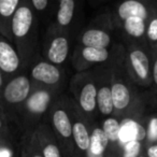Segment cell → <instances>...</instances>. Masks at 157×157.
Here are the masks:
<instances>
[{
    "mask_svg": "<svg viewBox=\"0 0 157 157\" xmlns=\"http://www.w3.org/2000/svg\"><path fill=\"white\" fill-rule=\"evenodd\" d=\"M33 76L40 82L48 85L55 84L60 78V72L55 66L48 63H40L33 69Z\"/></svg>",
    "mask_w": 157,
    "mask_h": 157,
    "instance_id": "3957f363",
    "label": "cell"
},
{
    "mask_svg": "<svg viewBox=\"0 0 157 157\" xmlns=\"http://www.w3.org/2000/svg\"><path fill=\"white\" fill-rule=\"evenodd\" d=\"M97 103L100 112L105 115H109L113 111V101H112L111 90L107 86L101 87L97 93Z\"/></svg>",
    "mask_w": 157,
    "mask_h": 157,
    "instance_id": "2e32d148",
    "label": "cell"
},
{
    "mask_svg": "<svg viewBox=\"0 0 157 157\" xmlns=\"http://www.w3.org/2000/svg\"><path fill=\"white\" fill-rule=\"evenodd\" d=\"M147 38L151 41H157V18L153 20L148 26Z\"/></svg>",
    "mask_w": 157,
    "mask_h": 157,
    "instance_id": "cb8c5ba5",
    "label": "cell"
},
{
    "mask_svg": "<svg viewBox=\"0 0 157 157\" xmlns=\"http://www.w3.org/2000/svg\"><path fill=\"white\" fill-rule=\"evenodd\" d=\"M140 157H144V156H140Z\"/></svg>",
    "mask_w": 157,
    "mask_h": 157,
    "instance_id": "d6a6232c",
    "label": "cell"
},
{
    "mask_svg": "<svg viewBox=\"0 0 157 157\" xmlns=\"http://www.w3.org/2000/svg\"><path fill=\"white\" fill-rule=\"evenodd\" d=\"M50 102V95L46 92H38L36 94H33V96L29 98L28 100V105L29 110L33 113H43L46 110Z\"/></svg>",
    "mask_w": 157,
    "mask_h": 157,
    "instance_id": "5bb4252c",
    "label": "cell"
},
{
    "mask_svg": "<svg viewBox=\"0 0 157 157\" xmlns=\"http://www.w3.org/2000/svg\"><path fill=\"white\" fill-rule=\"evenodd\" d=\"M147 155H148V157H157V144L148 147Z\"/></svg>",
    "mask_w": 157,
    "mask_h": 157,
    "instance_id": "4316f807",
    "label": "cell"
},
{
    "mask_svg": "<svg viewBox=\"0 0 157 157\" xmlns=\"http://www.w3.org/2000/svg\"><path fill=\"white\" fill-rule=\"evenodd\" d=\"M125 30L127 31V33L132 37H141L145 31V24L144 21L141 20L139 17H130L125 20Z\"/></svg>",
    "mask_w": 157,
    "mask_h": 157,
    "instance_id": "ac0fdd59",
    "label": "cell"
},
{
    "mask_svg": "<svg viewBox=\"0 0 157 157\" xmlns=\"http://www.w3.org/2000/svg\"><path fill=\"white\" fill-rule=\"evenodd\" d=\"M30 84L28 78L25 76H18L8 84L5 90V98L9 102L17 103L25 100L29 94Z\"/></svg>",
    "mask_w": 157,
    "mask_h": 157,
    "instance_id": "6da1fadb",
    "label": "cell"
},
{
    "mask_svg": "<svg viewBox=\"0 0 157 157\" xmlns=\"http://www.w3.org/2000/svg\"><path fill=\"white\" fill-rule=\"evenodd\" d=\"M118 15L122 20H127L130 17H139L144 21L147 17V11L141 2H138L135 0H128L120 6Z\"/></svg>",
    "mask_w": 157,
    "mask_h": 157,
    "instance_id": "8992f818",
    "label": "cell"
},
{
    "mask_svg": "<svg viewBox=\"0 0 157 157\" xmlns=\"http://www.w3.org/2000/svg\"><path fill=\"white\" fill-rule=\"evenodd\" d=\"M69 51V45L66 38L58 37L53 40L48 48V59L54 63H61L66 60Z\"/></svg>",
    "mask_w": 157,
    "mask_h": 157,
    "instance_id": "ba28073f",
    "label": "cell"
},
{
    "mask_svg": "<svg viewBox=\"0 0 157 157\" xmlns=\"http://www.w3.org/2000/svg\"><path fill=\"white\" fill-rule=\"evenodd\" d=\"M33 157H42V156H40V155H35Z\"/></svg>",
    "mask_w": 157,
    "mask_h": 157,
    "instance_id": "4dcf8cb0",
    "label": "cell"
},
{
    "mask_svg": "<svg viewBox=\"0 0 157 157\" xmlns=\"http://www.w3.org/2000/svg\"><path fill=\"white\" fill-rule=\"evenodd\" d=\"M153 76H154V81L157 84V59L154 63V69H153Z\"/></svg>",
    "mask_w": 157,
    "mask_h": 157,
    "instance_id": "f1b7e54d",
    "label": "cell"
},
{
    "mask_svg": "<svg viewBox=\"0 0 157 157\" xmlns=\"http://www.w3.org/2000/svg\"><path fill=\"white\" fill-rule=\"evenodd\" d=\"M20 59L16 52L7 42H0V68L6 72H13L17 69Z\"/></svg>",
    "mask_w": 157,
    "mask_h": 157,
    "instance_id": "5b68a950",
    "label": "cell"
},
{
    "mask_svg": "<svg viewBox=\"0 0 157 157\" xmlns=\"http://www.w3.org/2000/svg\"><path fill=\"white\" fill-rule=\"evenodd\" d=\"M85 48H105L110 44V37L107 33L98 29H90L82 37Z\"/></svg>",
    "mask_w": 157,
    "mask_h": 157,
    "instance_id": "52a82bcc",
    "label": "cell"
},
{
    "mask_svg": "<svg viewBox=\"0 0 157 157\" xmlns=\"http://www.w3.org/2000/svg\"><path fill=\"white\" fill-rule=\"evenodd\" d=\"M44 157H60V153L56 145L54 144H48L43 150Z\"/></svg>",
    "mask_w": 157,
    "mask_h": 157,
    "instance_id": "603a6c76",
    "label": "cell"
},
{
    "mask_svg": "<svg viewBox=\"0 0 157 157\" xmlns=\"http://www.w3.org/2000/svg\"><path fill=\"white\" fill-rule=\"evenodd\" d=\"M18 5V0H0V14L2 16H11Z\"/></svg>",
    "mask_w": 157,
    "mask_h": 157,
    "instance_id": "44dd1931",
    "label": "cell"
},
{
    "mask_svg": "<svg viewBox=\"0 0 157 157\" xmlns=\"http://www.w3.org/2000/svg\"><path fill=\"white\" fill-rule=\"evenodd\" d=\"M74 13L73 0H61L59 3V10L57 13V21L61 26H67L72 21Z\"/></svg>",
    "mask_w": 157,
    "mask_h": 157,
    "instance_id": "e0dca14e",
    "label": "cell"
},
{
    "mask_svg": "<svg viewBox=\"0 0 157 157\" xmlns=\"http://www.w3.org/2000/svg\"><path fill=\"white\" fill-rule=\"evenodd\" d=\"M80 105L85 112H93L97 105V90L94 84H86L80 96Z\"/></svg>",
    "mask_w": 157,
    "mask_h": 157,
    "instance_id": "8fae6325",
    "label": "cell"
},
{
    "mask_svg": "<svg viewBox=\"0 0 157 157\" xmlns=\"http://www.w3.org/2000/svg\"><path fill=\"white\" fill-rule=\"evenodd\" d=\"M0 127H1V121H0Z\"/></svg>",
    "mask_w": 157,
    "mask_h": 157,
    "instance_id": "1f68e13d",
    "label": "cell"
},
{
    "mask_svg": "<svg viewBox=\"0 0 157 157\" xmlns=\"http://www.w3.org/2000/svg\"><path fill=\"white\" fill-rule=\"evenodd\" d=\"M141 148V144L139 141H130L126 143L124 151V157H138Z\"/></svg>",
    "mask_w": 157,
    "mask_h": 157,
    "instance_id": "7402d4cb",
    "label": "cell"
},
{
    "mask_svg": "<svg viewBox=\"0 0 157 157\" xmlns=\"http://www.w3.org/2000/svg\"><path fill=\"white\" fill-rule=\"evenodd\" d=\"M130 61L135 69L136 73L141 78H146L148 75V70H150V63L148 58L142 51L136 50L131 52L130 54Z\"/></svg>",
    "mask_w": 157,
    "mask_h": 157,
    "instance_id": "30bf717a",
    "label": "cell"
},
{
    "mask_svg": "<svg viewBox=\"0 0 157 157\" xmlns=\"http://www.w3.org/2000/svg\"><path fill=\"white\" fill-rule=\"evenodd\" d=\"M1 84H2V80H1V73H0V86H1Z\"/></svg>",
    "mask_w": 157,
    "mask_h": 157,
    "instance_id": "f546056e",
    "label": "cell"
},
{
    "mask_svg": "<svg viewBox=\"0 0 157 157\" xmlns=\"http://www.w3.org/2000/svg\"><path fill=\"white\" fill-rule=\"evenodd\" d=\"M33 5L36 9L41 11V10L45 9V7L48 6V0H33Z\"/></svg>",
    "mask_w": 157,
    "mask_h": 157,
    "instance_id": "484cf974",
    "label": "cell"
},
{
    "mask_svg": "<svg viewBox=\"0 0 157 157\" xmlns=\"http://www.w3.org/2000/svg\"><path fill=\"white\" fill-rule=\"evenodd\" d=\"M53 124L56 130L65 138H69L72 135V125L67 113L63 110H58L53 115Z\"/></svg>",
    "mask_w": 157,
    "mask_h": 157,
    "instance_id": "7c38bea8",
    "label": "cell"
},
{
    "mask_svg": "<svg viewBox=\"0 0 157 157\" xmlns=\"http://www.w3.org/2000/svg\"><path fill=\"white\" fill-rule=\"evenodd\" d=\"M148 135H150V138L152 140L157 139V118H154V120H152V122H151Z\"/></svg>",
    "mask_w": 157,
    "mask_h": 157,
    "instance_id": "d4e9b609",
    "label": "cell"
},
{
    "mask_svg": "<svg viewBox=\"0 0 157 157\" xmlns=\"http://www.w3.org/2000/svg\"><path fill=\"white\" fill-rule=\"evenodd\" d=\"M103 132L107 136L108 140L112 142H115L120 138V130L121 125L115 118H108L103 123Z\"/></svg>",
    "mask_w": 157,
    "mask_h": 157,
    "instance_id": "ffe728a7",
    "label": "cell"
},
{
    "mask_svg": "<svg viewBox=\"0 0 157 157\" xmlns=\"http://www.w3.org/2000/svg\"><path fill=\"white\" fill-rule=\"evenodd\" d=\"M33 23V13L27 7L16 10L12 20V30L16 37H24L29 31Z\"/></svg>",
    "mask_w": 157,
    "mask_h": 157,
    "instance_id": "7a4b0ae2",
    "label": "cell"
},
{
    "mask_svg": "<svg viewBox=\"0 0 157 157\" xmlns=\"http://www.w3.org/2000/svg\"><path fill=\"white\" fill-rule=\"evenodd\" d=\"M72 135H73L74 141L78 148L82 151L90 150V137L87 132V129L82 123L76 122L72 127Z\"/></svg>",
    "mask_w": 157,
    "mask_h": 157,
    "instance_id": "4fadbf2b",
    "label": "cell"
},
{
    "mask_svg": "<svg viewBox=\"0 0 157 157\" xmlns=\"http://www.w3.org/2000/svg\"><path fill=\"white\" fill-rule=\"evenodd\" d=\"M145 129L139 125L138 123L133 122V121L127 120L126 122L121 126L120 130V138L121 141L128 143L130 141H141L145 138Z\"/></svg>",
    "mask_w": 157,
    "mask_h": 157,
    "instance_id": "277c9868",
    "label": "cell"
},
{
    "mask_svg": "<svg viewBox=\"0 0 157 157\" xmlns=\"http://www.w3.org/2000/svg\"><path fill=\"white\" fill-rule=\"evenodd\" d=\"M112 101L115 109L123 110L130 102V93L122 83H114L111 88Z\"/></svg>",
    "mask_w": 157,
    "mask_h": 157,
    "instance_id": "9c48e42d",
    "label": "cell"
},
{
    "mask_svg": "<svg viewBox=\"0 0 157 157\" xmlns=\"http://www.w3.org/2000/svg\"><path fill=\"white\" fill-rule=\"evenodd\" d=\"M0 157H11V152L9 150H0Z\"/></svg>",
    "mask_w": 157,
    "mask_h": 157,
    "instance_id": "83f0119b",
    "label": "cell"
},
{
    "mask_svg": "<svg viewBox=\"0 0 157 157\" xmlns=\"http://www.w3.org/2000/svg\"><path fill=\"white\" fill-rule=\"evenodd\" d=\"M82 55L87 61L90 63H102L107 60L109 52L107 48H84Z\"/></svg>",
    "mask_w": 157,
    "mask_h": 157,
    "instance_id": "d6986e66",
    "label": "cell"
},
{
    "mask_svg": "<svg viewBox=\"0 0 157 157\" xmlns=\"http://www.w3.org/2000/svg\"><path fill=\"white\" fill-rule=\"evenodd\" d=\"M108 140L107 136L105 135L102 129L96 128L94 129L92 136H90V150L92 154L94 155H100L103 153L105 147L108 146Z\"/></svg>",
    "mask_w": 157,
    "mask_h": 157,
    "instance_id": "9a60e30c",
    "label": "cell"
}]
</instances>
